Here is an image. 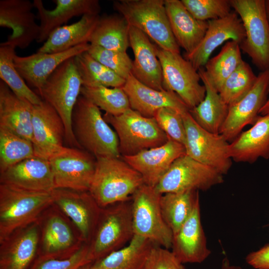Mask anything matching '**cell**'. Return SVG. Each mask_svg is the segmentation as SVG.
<instances>
[{
	"label": "cell",
	"mask_w": 269,
	"mask_h": 269,
	"mask_svg": "<svg viewBox=\"0 0 269 269\" xmlns=\"http://www.w3.org/2000/svg\"><path fill=\"white\" fill-rule=\"evenodd\" d=\"M72 128L80 147L96 158L120 157L116 133L102 116L100 109L82 95L73 109Z\"/></svg>",
	"instance_id": "6da1fadb"
},
{
	"label": "cell",
	"mask_w": 269,
	"mask_h": 269,
	"mask_svg": "<svg viewBox=\"0 0 269 269\" xmlns=\"http://www.w3.org/2000/svg\"><path fill=\"white\" fill-rule=\"evenodd\" d=\"M96 158L95 172L89 191L101 208L131 200L144 184L140 174L123 158Z\"/></svg>",
	"instance_id": "7a4b0ae2"
},
{
	"label": "cell",
	"mask_w": 269,
	"mask_h": 269,
	"mask_svg": "<svg viewBox=\"0 0 269 269\" xmlns=\"http://www.w3.org/2000/svg\"><path fill=\"white\" fill-rule=\"evenodd\" d=\"M74 57L61 64L37 91L42 100L51 106L61 118L65 129V142L69 147L81 148L72 128L73 109L83 87Z\"/></svg>",
	"instance_id": "3957f363"
},
{
	"label": "cell",
	"mask_w": 269,
	"mask_h": 269,
	"mask_svg": "<svg viewBox=\"0 0 269 269\" xmlns=\"http://www.w3.org/2000/svg\"><path fill=\"white\" fill-rule=\"evenodd\" d=\"M53 204L52 193L0 184V242L37 221Z\"/></svg>",
	"instance_id": "277c9868"
},
{
	"label": "cell",
	"mask_w": 269,
	"mask_h": 269,
	"mask_svg": "<svg viewBox=\"0 0 269 269\" xmlns=\"http://www.w3.org/2000/svg\"><path fill=\"white\" fill-rule=\"evenodd\" d=\"M113 7L130 26L138 29L161 49L180 53L172 33L164 0H119Z\"/></svg>",
	"instance_id": "5b68a950"
},
{
	"label": "cell",
	"mask_w": 269,
	"mask_h": 269,
	"mask_svg": "<svg viewBox=\"0 0 269 269\" xmlns=\"http://www.w3.org/2000/svg\"><path fill=\"white\" fill-rule=\"evenodd\" d=\"M134 235L131 200L102 208L87 244L91 264L125 246Z\"/></svg>",
	"instance_id": "8992f818"
},
{
	"label": "cell",
	"mask_w": 269,
	"mask_h": 269,
	"mask_svg": "<svg viewBox=\"0 0 269 269\" xmlns=\"http://www.w3.org/2000/svg\"><path fill=\"white\" fill-rule=\"evenodd\" d=\"M103 117L115 130L122 157L159 146L168 139L154 117H144L131 108L118 116L105 113Z\"/></svg>",
	"instance_id": "52a82bcc"
},
{
	"label": "cell",
	"mask_w": 269,
	"mask_h": 269,
	"mask_svg": "<svg viewBox=\"0 0 269 269\" xmlns=\"http://www.w3.org/2000/svg\"><path fill=\"white\" fill-rule=\"evenodd\" d=\"M231 7L241 18L245 37L241 50L261 71L269 69V24L265 0H230Z\"/></svg>",
	"instance_id": "ba28073f"
},
{
	"label": "cell",
	"mask_w": 269,
	"mask_h": 269,
	"mask_svg": "<svg viewBox=\"0 0 269 269\" xmlns=\"http://www.w3.org/2000/svg\"><path fill=\"white\" fill-rule=\"evenodd\" d=\"M37 222L40 229L37 256L67 259L84 244L72 221L53 203Z\"/></svg>",
	"instance_id": "9c48e42d"
},
{
	"label": "cell",
	"mask_w": 269,
	"mask_h": 269,
	"mask_svg": "<svg viewBox=\"0 0 269 269\" xmlns=\"http://www.w3.org/2000/svg\"><path fill=\"white\" fill-rule=\"evenodd\" d=\"M161 195L155 187L145 184L133 194L131 200L134 233L170 249L173 233L162 215Z\"/></svg>",
	"instance_id": "30bf717a"
},
{
	"label": "cell",
	"mask_w": 269,
	"mask_h": 269,
	"mask_svg": "<svg viewBox=\"0 0 269 269\" xmlns=\"http://www.w3.org/2000/svg\"><path fill=\"white\" fill-rule=\"evenodd\" d=\"M155 47L162 67L163 89L177 94L189 110L194 108L206 95L198 71L180 53L163 50L157 45Z\"/></svg>",
	"instance_id": "8fae6325"
},
{
	"label": "cell",
	"mask_w": 269,
	"mask_h": 269,
	"mask_svg": "<svg viewBox=\"0 0 269 269\" xmlns=\"http://www.w3.org/2000/svg\"><path fill=\"white\" fill-rule=\"evenodd\" d=\"M182 117L186 134V154L223 175L227 174L232 165L229 141L221 134H213L201 128L189 111Z\"/></svg>",
	"instance_id": "7c38bea8"
},
{
	"label": "cell",
	"mask_w": 269,
	"mask_h": 269,
	"mask_svg": "<svg viewBox=\"0 0 269 269\" xmlns=\"http://www.w3.org/2000/svg\"><path fill=\"white\" fill-rule=\"evenodd\" d=\"M94 156L83 149L69 146L51 156L48 160L55 189L89 191L96 170Z\"/></svg>",
	"instance_id": "4fadbf2b"
},
{
	"label": "cell",
	"mask_w": 269,
	"mask_h": 269,
	"mask_svg": "<svg viewBox=\"0 0 269 269\" xmlns=\"http://www.w3.org/2000/svg\"><path fill=\"white\" fill-rule=\"evenodd\" d=\"M224 182L223 175L187 154L176 159L155 187L161 194L207 190Z\"/></svg>",
	"instance_id": "5bb4252c"
},
{
	"label": "cell",
	"mask_w": 269,
	"mask_h": 269,
	"mask_svg": "<svg viewBox=\"0 0 269 269\" xmlns=\"http://www.w3.org/2000/svg\"><path fill=\"white\" fill-rule=\"evenodd\" d=\"M269 69L261 72L252 89L241 99L229 106L220 134L233 141L248 125H253L260 116L269 95Z\"/></svg>",
	"instance_id": "9a60e30c"
},
{
	"label": "cell",
	"mask_w": 269,
	"mask_h": 269,
	"mask_svg": "<svg viewBox=\"0 0 269 269\" xmlns=\"http://www.w3.org/2000/svg\"><path fill=\"white\" fill-rule=\"evenodd\" d=\"M51 193L53 203L72 221L83 242L89 243L102 208L89 191L55 188Z\"/></svg>",
	"instance_id": "2e32d148"
},
{
	"label": "cell",
	"mask_w": 269,
	"mask_h": 269,
	"mask_svg": "<svg viewBox=\"0 0 269 269\" xmlns=\"http://www.w3.org/2000/svg\"><path fill=\"white\" fill-rule=\"evenodd\" d=\"M32 128L35 156L48 160L65 146L64 123L55 109L46 102L33 105Z\"/></svg>",
	"instance_id": "e0dca14e"
},
{
	"label": "cell",
	"mask_w": 269,
	"mask_h": 269,
	"mask_svg": "<svg viewBox=\"0 0 269 269\" xmlns=\"http://www.w3.org/2000/svg\"><path fill=\"white\" fill-rule=\"evenodd\" d=\"M33 2L28 0H0V26L12 30L6 41L0 43L20 49L37 40L40 32Z\"/></svg>",
	"instance_id": "ac0fdd59"
},
{
	"label": "cell",
	"mask_w": 269,
	"mask_h": 269,
	"mask_svg": "<svg viewBox=\"0 0 269 269\" xmlns=\"http://www.w3.org/2000/svg\"><path fill=\"white\" fill-rule=\"evenodd\" d=\"M208 23L206 32L199 44L191 52L184 54V58L197 71L204 67L213 52L223 43L234 40L240 44L245 37L242 21L235 11Z\"/></svg>",
	"instance_id": "d6986e66"
},
{
	"label": "cell",
	"mask_w": 269,
	"mask_h": 269,
	"mask_svg": "<svg viewBox=\"0 0 269 269\" xmlns=\"http://www.w3.org/2000/svg\"><path fill=\"white\" fill-rule=\"evenodd\" d=\"M186 154L182 144L168 138L163 144L123 159L140 174L144 184L155 187L173 162Z\"/></svg>",
	"instance_id": "ffe728a7"
},
{
	"label": "cell",
	"mask_w": 269,
	"mask_h": 269,
	"mask_svg": "<svg viewBox=\"0 0 269 269\" xmlns=\"http://www.w3.org/2000/svg\"><path fill=\"white\" fill-rule=\"evenodd\" d=\"M37 222L13 232L0 242V269H29L37 257Z\"/></svg>",
	"instance_id": "44dd1931"
},
{
	"label": "cell",
	"mask_w": 269,
	"mask_h": 269,
	"mask_svg": "<svg viewBox=\"0 0 269 269\" xmlns=\"http://www.w3.org/2000/svg\"><path fill=\"white\" fill-rule=\"evenodd\" d=\"M122 88L129 98L131 108L144 117H153L156 111L163 108L174 109L182 115L189 111L175 93L148 87L132 74Z\"/></svg>",
	"instance_id": "7402d4cb"
},
{
	"label": "cell",
	"mask_w": 269,
	"mask_h": 269,
	"mask_svg": "<svg viewBox=\"0 0 269 269\" xmlns=\"http://www.w3.org/2000/svg\"><path fill=\"white\" fill-rule=\"evenodd\" d=\"M171 251L182 263H201L210 255L201 224L200 203L173 235Z\"/></svg>",
	"instance_id": "603a6c76"
},
{
	"label": "cell",
	"mask_w": 269,
	"mask_h": 269,
	"mask_svg": "<svg viewBox=\"0 0 269 269\" xmlns=\"http://www.w3.org/2000/svg\"><path fill=\"white\" fill-rule=\"evenodd\" d=\"M90 43L81 44L66 51L45 53L37 52L26 56L15 55L14 64L29 87L39 90L48 77L63 62L88 50Z\"/></svg>",
	"instance_id": "cb8c5ba5"
},
{
	"label": "cell",
	"mask_w": 269,
	"mask_h": 269,
	"mask_svg": "<svg viewBox=\"0 0 269 269\" xmlns=\"http://www.w3.org/2000/svg\"><path fill=\"white\" fill-rule=\"evenodd\" d=\"M0 184L38 192H51L55 189L49 160L35 156L0 173Z\"/></svg>",
	"instance_id": "d4e9b609"
},
{
	"label": "cell",
	"mask_w": 269,
	"mask_h": 269,
	"mask_svg": "<svg viewBox=\"0 0 269 269\" xmlns=\"http://www.w3.org/2000/svg\"><path fill=\"white\" fill-rule=\"evenodd\" d=\"M129 41L134 57L132 74L148 87L163 90L162 67L155 45L144 33L133 26L130 28Z\"/></svg>",
	"instance_id": "484cf974"
},
{
	"label": "cell",
	"mask_w": 269,
	"mask_h": 269,
	"mask_svg": "<svg viewBox=\"0 0 269 269\" xmlns=\"http://www.w3.org/2000/svg\"><path fill=\"white\" fill-rule=\"evenodd\" d=\"M55 8H45L41 0H34V7L40 20V32L36 41L44 43L54 30L75 16L99 14L101 7L98 0H54Z\"/></svg>",
	"instance_id": "4316f807"
},
{
	"label": "cell",
	"mask_w": 269,
	"mask_h": 269,
	"mask_svg": "<svg viewBox=\"0 0 269 269\" xmlns=\"http://www.w3.org/2000/svg\"><path fill=\"white\" fill-rule=\"evenodd\" d=\"M232 160L255 162L260 158H269V114L261 116L247 131L242 133L229 145Z\"/></svg>",
	"instance_id": "83f0119b"
},
{
	"label": "cell",
	"mask_w": 269,
	"mask_h": 269,
	"mask_svg": "<svg viewBox=\"0 0 269 269\" xmlns=\"http://www.w3.org/2000/svg\"><path fill=\"white\" fill-rule=\"evenodd\" d=\"M169 24L174 38L185 53L191 52L199 44L208 28V21L194 17L181 0H164Z\"/></svg>",
	"instance_id": "f1b7e54d"
},
{
	"label": "cell",
	"mask_w": 269,
	"mask_h": 269,
	"mask_svg": "<svg viewBox=\"0 0 269 269\" xmlns=\"http://www.w3.org/2000/svg\"><path fill=\"white\" fill-rule=\"evenodd\" d=\"M33 105L0 81V127L32 141Z\"/></svg>",
	"instance_id": "f546056e"
},
{
	"label": "cell",
	"mask_w": 269,
	"mask_h": 269,
	"mask_svg": "<svg viewBox=\"0 0 269 269\" xmlns=\"http://www.w3.org/2000/svg\"><path fill=\"white\" fill-rule=\"evenodd\" d=\"M100 18L99 14H86L75 23L57 28L51 32L37 52L59 53L88 43Z\"/></svg>",
	"instance_id": "4dcf8cb0"
},
{
	"label": "cell",
	"mask_w": 269,
	"mask_h": 269,
	"mask_svg": "<svg viewBox=\"0 0 269 269\" xmlns=\"http://www.w3.org/2000/svg\"><path fill=\"white\" fill-rule=\"evenodd\" d=\"M198 72L205 87L206 95L204 99L189 112L201 128L210 133L220 134L228 114L229 106L221 97L204 69L201 68Z\"/></svg>",
	"instance_id": "1f68e13d"
},
{
	"label": "cell",
	"mask_w": 269,
	"mask_h": 269,
	"mask_svg": "<svg viewBox=\"0 0 269 269\" xmlns=\"http://www.w3.org/2000/svg\"><path fill=\"white\" fill-rule=\"evenodd\" d=\"M155 245L134 235L125 246L82 269H143Z\"/></svg>",
	"instance_id": "d6a6232c"
},
{
	"label": "cell",
	"mask_w": 269,
	"mask_h": 269,
	"mask_svg": "<svg viewBox=\"0 0 269 269\" xmlns=\"http://www.w3.org/2000/svg\"><path fill=\"white\" fill-rule=\"evenodd\" d=\"M130 26L121 15L100 17L90 44L108 50L127 52Z\"/></svg>",
	"instance_id": "836d02e7"
},
{
	"label": "cell",
	"mask_w": 269,
	"mask_h": 269,
	"mask_svg": "<svg viewBox=\"0 0 269 269\" xmlns=\"http://www.w3.org/2000/svg\"><path fill=\"white\" fill-rule=\"evenodd\" d=\"M199 202L198 190L162 194L160 201L162 215L173 235L184 224Z\"/></svg>",
	"instance_id": "e575fe53"
},
{
	"label": "cell",
	"mask_w": 269,
	"mask_h": 269,
	"mask_svg": "<svg viewBox=\"0 0 269 269\" xmlns=\"http://www.w3.org/2000/svg\"><path fill=\"white\" fill-rule=\"evenodd\" d=\"M83 86L123 87L126 80L94 59L88 52L74 57Z\"/></svg>",
	"instance_id": "d590c367"
},
{
	"label": "cell",
	"mask_w": 269,
	"mask_h": 269,
	"mask_svg": "<svg viewBox=\"0 0 269 269\" xmlns=\"http://www.w3.org/2000/svg\"><path fill=\"white\" fill-rule=\"evenodd\" d=\"M243 61L239 43L229 40L225 43L217 55L208 60L204 69L219 91L225 80Z\"/></svg>",
	"instance_id": "8d00e7d4"
},
{
	"label": "cell",
	"mask_w": 269,
	"mask_h": 269,
	"mask_svg": "<svg viewBox=\"0 0 269 269\" xmlns=\"http://www.w3.org/2000/svg\"><path fill=\"white\" fill-rule=\"evenodd\" d=\"M15 48L0 44V78L18 97L32 105L40 104L43 100L29 88L15 67Z\"/></svg>",
	"instance_id": "74e56055"
},
{
	"label": "cell",
	"mask_w": 269,
	"mask_h": 269,
	"mask_svg": "<svg viewBox=\"0 0 269 269\" xmlns=\"http://www.w3.org/2000/svg\"><path fill=\"white\" fill-rule=\"evenodd\" d=\"M81 95L111 115L118 116L131 109L129 98L122 87L83 86Z\"/></svg>",
	"instance_id": "f35d334b"
},
{
	"label": "cell",
	"mask_w": 269,
	"mask_h": 269,
	"mask_svg": "<svg viewBox=\"0 0 269 269\" xmlns=\"http://www.w3.org/2000/svg\"><path fill=\"white\" fill-rule=\"evenodd\" d=\"M34 156L31 140L0 127V173Z\"/></svg>",
	"instance_id": "ab89813d"
},
{
	"label": "cell",
	"mask_w": 269,
	"mask_h": 269,
	"mask_svg": "<svg viewBox=\"0 0 269 269\" xmlns=\"http://www.w3.org/2000/svg\"><path fill=\"white\" fill-rule=\"evenodd\" d=\"M257 79L250 65L243 60L225 80L218 92L230 106L243 98L253 87Z\"/></svg>",
	"instance_id": "60d3db41"
},
{
	"label": "cell",
	"mask_w": 269,
	"mask_h": 269,
	"mask_svg": "<svg viewBox=\"0 0 269 269\" xmlns=\"http://www.w3.org/2000/svg\"><path fill=\"white\" fill-rule=\"evenodd\" d=\"M88 52L94 59L124 79L132 74L133 61L127 52L108 50L91 44Z\"/></svg>",
	"instance_id": "b9f144b4"
},
{
	"label": "cell",
	"mask_w": 269,
	"mask_h": 269,
	"mask_svg": "<svg viewBox=\"0 0 269 269\" xmlns=\"http://www.w3.org/2000/svg\"><path fill=\"white\" fill-rule=\"evenodd\" d=\"M196 19L203 21L219 19L228 15L232 8L230 0H181Z\"/></svg>",
	"instance_id": "7bdbcfd3"
},
{
	"label": "cell",
	"mask_w": 269,
	"mask_h": 269,
	"mask_svg": "<svg viewBox=\"0 0 269 269\" xmlns=\"http://www.w3.org/2000/svg\"><path fill=\"white\" fill-rule=\"evenodd\" d=\"M91 264L88 245L84 243L77 252L67 259L37 256L29 269H82Z\"/></svg>",
	"instance_id": "ee69618b"
},
{
	"label": "cell",
	"mask_w": 269,
	"mask_h": 269,
	"mask_svg": "<svg viewBox=\"0 0 269 269\" xmlns=\"http://www.w3.org/2000/svg\"><path fill=\"white\" fill-rule=\"evenodd\" d=\"M153 117L169 138L184 146L186 134L182 114L174 109L163 108L157 111Z\"/></svg>",
	"instance_id": "f6af8a7d"
},
{
	"label": "cell",
	"mask_w": 269,
	"mask_h": 269,
	"mask_svg": "<svg viewBox=\"0 0 269 269\" xmlns=\"http://www.w3.org/2000/svg\"><path fill=\"white\" fill-rule=\"evenodd\" d=\"M171 251L155 245L143 269H185Z\"/></svg>",
	"instance_id": "bcb514c9"
},
{
	"label": "cell",
	"mask_w": 269,
	"mask_h": 269,
	"mask_svg": "<svg viewBox=\"0 0 269 269\" xmlns=\"http://www.w3.org/2000/svg\"><path fill=\"white\" fill-rule=\"evenodd\" d=\"M246 261L255 269H269V245L249 254Z\"/></svg>",
	"instance_id": "7dc6e473"
},
{
	"label": "cell",
	"mask_w": 269,
	"mask_h": 269,
	"mask_svg": "<svg viewBox=\"0 0 269 269\" xmlns=\"http://www.w3.org/2000/svg\"><path fill=\"white\" fill-rule=\"evenodd\" d=\"M220 269H242L240 267L234 266L230 263L227 258H225L222 262Z\"/></svg>",
	"instance_id": "c3c4849f"
},
{
	"label": "cell",
	"mask_w": 269,
	"mask_h": 269,
	"mask_svg": "<svg viewBox=\"0 0 269 269\" xmlns=\"http://www.w3.org/2000/svg\"><path fill=\"white\" fill-rule=\"evenodd\" d=\"M259 114L261 116H264V115L269 114V95H268L267 100L265 104L264 105V106L262 108L261 110H260Z\"/></svg>",
	"instance_id": "681fc988"
},
{
	"label": "cell",
	"mask_w": 269,
	"mask_h": 269,
	"mask_svg": "<svg viewBox=\"0 0 269 269\" xmlns=\"http://www.w3.org/2000/svg\"><path fill=\"white\" fill-rule=\"evenodd\" d=\"M265 11L269 24V0H265Z\"/></svg>",
	"instance_id": "f907efd6"
}]
</instances>
